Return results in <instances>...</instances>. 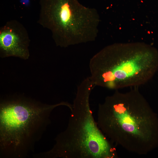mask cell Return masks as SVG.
Returning <instances> with one entry per match:
<instances>
[{
  "label": "cell",
  "mask_w": 158,
  "mask_h": 158,
  "mask_svg": "<svg viewBox=\"0 0 158 158\" xmlns=\"http://www.w3.org/2000/svg\"><path fill=\"white\" fill-rule=\"evenodd\" d=\"M152 115L144 97L137 88L126 92L116 90L99 105L97 123L113 145L145 155L152 147Z\"/></svg>",
  "instance_id": "cell-1"
},
{
  "label": "cell",
  "mask_w": 158,
  "mask_h": 158,
  "mask_svg": "<svg viewBox=\"0 0 158 158\" xmlns=\"http://www.w3.org/2000/svg\"><path fill=\"white\" fill-rule=\"evenodd\" d=\"M95 86L90 77L78 86L67 127L55 138L49 151L36 154L39 158H113L116 157L113 144L98 126L90 104Z\"/></svg>",
  "instance_id": "cell-2"
},
{
  "label": "cell",
  "mask_w": 158,
  "mask_h": 158,
  "mask_svg": "<svg viewBox=\"0 0 158 158\" xmlns=\"http://www.w3.org/2000/svg\"><path fill=\"white\" fill-rule=\"evenodd\" d=\"M71 109L66 102L43 104L23 96H12L0 102V157L24 158L33 151L51 123L50 116L56 107Z\"/></svg>",
  "instance_id": "cell-3"
},
{
  "label": "cell",
  "mask_w": 158,
  "mask_h": 158,
  "mask_svg": "<svg viewBox=\"0 0 158 158\" xmlns=\"http://www.w3.org/2000/svg\"><path fill=\"white\" fill-rule=\"evenodd\" d=\"M95 86L117 90L145 84L158 69V51L142 43H115L100 50L89 62Z\"/></svg>",
  "instance_id": "cell-4"
},
{
  "label": "cell",
  "mask_w": 158,
  "mask_h": 158,
  "mask_svg": "<svg viewBox=\"0 0 158 158\" xmlns=\"http://www.w3.org/2000/svg\"><path fill=\"white\" fill-rule=\"evenodd\" d=\"M38 23L49 30L56 45L66 48L95 41L100 17L78 0H40Z\"/></svg>",
  "instance_id": "cell-5"
},
{
  "label": "cell",
  "mask_w": 158,
  "mask_h": 158,
  "mask_svg": "<svg viewBox=\"0 0 158 158\" xmlns=\"http://www.w3.org/2000/svg\"><path fill=\"white\" fill-rule=\"evenodd\" d=\"M29 37L24 26L16 20L7 22L0 28V56L26 60L30 56Z\"/></svg>",
  "instance_id": "cell-6"
}]
</instances>
